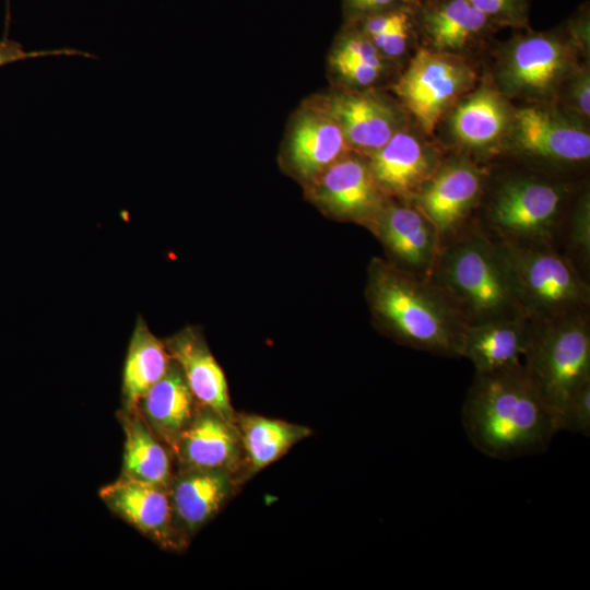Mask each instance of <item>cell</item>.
Wrapping results in <instances>:
<instances>
[{
    "mask_svg": "<svg viewBox=\"0 0 590 590\" xmlns=\"http://www.w3.org/2000/svg\"><path fill=\"white\" fill-rule=\"evenodd\" d=\"M346 144L340 123L329 110L308 111L294 126L291 162L303 177H312L340 160Z\"/></svg>",
    "mask_w": 590,
    "mask_h": 590,
    "instance_id": "obj_21",
    "label": "cell"
},
{
    "mask_svg": "<svg viewBox=\"0 0 590 590\" xmlns=\"http://www.w3.org/2000/svg\"><path fill=\"white\" fill-rule=\"evenodd\" d=\"M238 437L232 421L202 406L179 436L173 451L185 469L228 471L238 457Z\"/></svg>",
    "mask_w": 590,
    "mask_h": 590,
    "instance_id": "obj_17",
    "label": "cell"
},
{
    "mask_svg": "<svg viewBox=\"0 0 590 590\" xmlns=\"http://www.w3.org/2000/svg\"><path fill=\"white\" fill-rule=\"evenodd\" d=\"M568 67L569 52L562 42L551 36L533 35L509 48L502 74L512 92L542 96L554 91Z\"/></svg>",
    "mask_w": 590,
    "mask_h": 590,
    "instance_id": "obj_13",
    "label": "cell"
},
{
    "mask_svg": "<svg viewBox=\"0 0 590 590\" xmlns=\"http://www.w3.org/2000/svg\"><path fill=\"white\" fill-rule=\"evenodd\" d=\"M332 62L342 76L357 85H368L375 82L382 70V64L363 61L332 59Z\"/></svg>",
    "mask_w": 590,
    "mask_h": 590,
    "instance_id": "obj_32",
    "label": "cell"
},
{
    "mask_svg": "<svg viewBox=\"0 0 590 590\" xmlns=\"http://www.w3.org/2000/svg\"><path fill=\"white\" fill-rule=\"evenodd\" d=\"M475 81V72L450 52L421 49L397 83L396 91L426 132Z\"/></svg>",
    "mask_w": 590,
    "mask_h": 590,
    "instance_id": "obj_7",
    "label": "cell"
},
{
    "mask_svg": "<svg viewBox=\"0 0 590 590\" xmlns=\"http://www.w3.org/2000/svg\"><path fill=\"white\" fill-rule=\"evenodd\" d=\"M518 305L532 323L586 312L590 290L570 259L552 244L500 240Z\"/></svg>",
    "mask_w": 590,
    "mask_h": 590,
    "instance_id": "obj_4",
    "label": "cell"
},
{
    "mask_svg": "<svg viewBox=\"0 0 590 590\" xmlns=\"http://www.w3.org/2000/svg\"><path fill=\"white\" fill-rule=\"evenodd\" d=\"M410 19L409 16L388 28L384 33L369 38L380 54L388 57H398L406 48L409 38Z\"/></svg>",
    "mask_w": 590,
    "mask_h": 590,
    "instance_id": "obj_31",
    "label": "cell"
},
{
    "mask_svg": "<svg viewBox=\"0 0 590 590\" xmlns=\"http://www.w3.org/2000/svg\"><path fill=\"white\" fill-rule=\"evenodd\" d=\"M340 123L349 144L374 153L399 131L392 108L370 94H342L328 109Z\"/></svg>",
    "mask_w": 590,
    "mask_h": 590,
    "instance_id": "obj_20",
    "label": "cell"
},
{
    "mask_svg": "<svg viewBox=\"0 0 590 590\" xmlns=\"http://www.w3.org/2000/svg\"><path fill=\"white\" fill-rule=\"evenodd\" d=\"M428 281L467 324L523 316L503 246L482 232L456 235L442 244Z\"/></svg>",
    "mask_w": 590,
    "mask_h": 590,
    "instance_id": "obj_3",
    "label": "cell"
},
{
    "mask_svg": "<svg viewBox=\"0 0 590 590\" xmlns=\"http://www.w3.org/2000/svg\"><path fill=\"white\" fill-rule=\"evenodd\" d=\"M563 198V190L551 182L510 178L495 192L488 220L503 241L552 244Z\"/></svg>",
    "mask_w": 590,
    "mask_h": 590,
    "instance_id": "obj_6",
    "label": "cell"
},
{
    "mask_svg": "<svg viewBox=\"0 0 590 590\" xmlns=\"http://www.w3.org/2000/svg\"><path fill=\"white\" fill-rule=\"evenodd\" d=\"M194 397L172 359L164 376L140 400L135 411L155 436L173 450L194 416Z\"/></svg>",
    "mask_w": 590,
    "mask_h": 590,
    "instance_id": "obj_18",
    "label": "cell"
},
{
    "mask_svg": "<svg viewBox=\"0 0 590 590\" xmlns=\"http://www.w3.org/2000/svg\"><path fill=\"white\" fill-rule=\"evenodd\" d=\"M568 248L588 266L590 260V204L589 196L585 194L577 204L569 221L567 232Z\"/></svg>",
    "mask_w": 590,
    "mask_h": 590,
    "instance_id": "obj_28",
    "label": "cell"
},
{
    "mask_svg": "<svg viewBox=\"0 0 590 590\" xmlns=\"http://www.w3.org/2000/svg\"><path fill=\"white\" fill-rule=\"evenodd\" d=\"M332 59L382 64L379 50L368 37L362 35H352L344 38L335 50Z\"/></svg>",
    "mask_w": 590,
    "mask_h": 590,
    "instance_id": "obj_30",
    "label": "cell"
},
{
    "mask_svg": "<svg viewBox=\"0 0 590 590\" xmlns=\"http://www.w3.org/2000/svg\"><path fill=\"white\" fill-rule=\"evenodd\" d=\"M170 358L179 366L196 401L232 421L225 375L200 331L187 327L164 341Z\"/></svg>",
    "mask_w": 590,
    "mask_h": 590,
    "instance_id": "obj_14",
    "label": "cell"
},
{
    "mask_svg": "<svg viewBox=\"0 0 590 590\" xmlns=\"http://www.w3.org/2000/svg\"><path fill=\"white\" fill-rule=\"evenodd\" d=\"M509 121L507 106L498 93L482 88L460 103L452 117L456 139L469 148L482 149L496 143Z\"/></svg>",
    "mask_w": 590,
    "mask_h": 590,
    "instance_id": "obj_24",
    "label": "cell"
},
{
    "mask_svg": "<svg viewBox=\"0 0 590 590\" xmlns=\"http://www.w3.org/2000/svg\"><path fill=\"white\" fill-rule=\"evenodd\" d=\"M309 434L306 427L279 420L256 415L240 418V437L252 473L274 462Z\"/></svg>",
    "mask_w": 590,
    "mask_h": 590,
    "instance_id": "obj_25",
    "label": "cell"
},
{
    "mask_svg": "<svg viewBox=\"0 0 590 590\" xmlns=\"http://www.w3.org/2000/svg\"><path fill=\"white\" fill-rule=\"evenodd\" d=\"M367 297L376 318L401 343L435 355L461 357L468 324L428 280L374 259Z\"/></svg>",
    "mask_w": 590,
    "mask_h": 590,
    "instance_id": "obj_2",
    "label": "cell"
},
{
    "mask_svg": "<svg viewBox=\"0 0 590 590\" xmlns=\"http://www.w3.org/2000/svg\"><path fill=\"white\" fill-rule=\"evenodd\" d=\"M381 191L412 199L438 168L434 154L415 135L397 131L368 163Z\"/></svg>",
    "mask_w": 590,
    "mask_h": 590,
    "instance_id": "obj_15",
    "label": "cell"
},
{
    "mask_svg": "<svg viewBox=\"0 0 590 590\" xmlns=\"http://www.w3.org/2000/svg\"><path fill=\"white\" fill-rule=\"evenodd\" d=\"M9 25H10V11H9V0H7V16H5V30L2 38L0 39V69L7 64L14 63L17 61L47 57V56H84L87 58H93L88 52L72 49V48H60V49H50V50H33L26 51L21 43L9 38Z\"/></svg>",
    "mask_w": 590,
    "mask_h": 590,
    "instance_id": "obj_29",
    "label": "cell"
},
{
    "mask_svg": "<svg viewBox=\"0 0 590 590\" xmlns=\"http://www.w3.org/2000/svg\"><path fill=\"white\" fill-rule=\"evenodd\" d=\"M170 361L165 343L150 331L145 320L139 316L123 366V410H135L149 389L164 376Z\"/></svg>",
    "mask_w": 590,
    "mask_h": 590,
    "instance_id": "obj_22",
    "label": "cell"
},
{
    "mask_svg": "<svg viewBox=\"0 0 590 590\" xmlns=\"http://www.w3.org/2000/svg\"><path fill=\"white\" fill-rule=\"evenodd\" d=\"M368 163L356 157L340 158L322 172L315 199L341 219L374 228L385 203Z\"/></svg>",
    "mask_w": 590,
    "mask_h": 590,
    "instance_id": "obj_11",
    "label": "cell"
},
{
    "mask_svg": "<svg viewBox=\"0 0 590 590\" xmlns=\"http://www.w3.org/2000/svg\"><path fill=\"white\" fill-rule=\"evenodd\" d=\"M462 425L480 452L500 460L542 453L559 432L555 412L522 363L475 374L463 402Z\"/></svg>",
    "mask_w": 590,
    "mask_h": 590,
    "instance_id": "obj_1",
    "label": "cell"
},
{
    "mask_svg": "<svg viewBox=\"0 0 590 590\" xmlns=\"http://www.w3.org/2000/svg\"><path fill=\"white\" fill-rule=\"evenodd\" d=\"M99 497L118 517L164 547H176L169 487L120 476L99 489Z\"/></svg>",
    "mask_w": 590,
    "mask_h": 590,
    "instance_id": "obj_10",
    "label": "cell"
},
{
    "mask_svg": "<svg viewBox=\"0 0 590 590\" xmlns=\"http://www.w3.org/2000/svg\"><path fill=\"white\" fill-rule=\"evenodd\" d=\"M406 16L409 15L405 12L396 11L369 19L365 24V32L367 34V37L371 38L384 33Z\"/></svg>",
    "mask_w": 590,
    "mask_h": 590,
    "instance_id": "obj_34",
    "label": "cell"
},
{
    "mask_svg": "<svg viewBox=\"0 0 590 590\" xmlns=\"http://www.w3.org/2000/svg\"><path fill=\"white\" fill-rule=\"evenodd\" d=\"M532 322L524 316L496 318L468 324L461 357L476 373L502 369L520 362L530 343Z\"/></svg>",
    "mask_w": 590,
    "mask_h": 590,
    "instance_id": "obj_16",
    "label": "cell"
},
{
    "mask_svg": "<svg viewBox=\"0 0 590 590\" xmlns=\"http://www.w3.org/2000/svg\"><path fill=\"white\" fill-rule=\"evenodd\" d=\"M373 231L398 269L428 280L438 251L439 235L428 217L413 205H384Z\"/></svg>",
    "mask_w": 590,
    "mask_h": 590,
    "instance_id": "obj_9",
    "label": "cell"
},
{
    "mask_svg": "<svg viewBox=\"0 0 590 590\" xmlns=\"http://www.w3.org/2000/svg\"><path fill=\"white\" fill-rule=\"evenodd\" d=\"M487 17L468 0H450L427 15L426 32L434 50L453 54L483 30Z\"/></svg>",
    "mask_w": 590,
    "mask_h": 590,
    "instance_id": "obj_26",
    "label": "cell"
},
{
    "mask_svg": "<svg viewBox=\"0 0 590 590\" xmlns=\"http://www.w3.org/2000/svg\"><path fill=\"white\" fill-rule=\"evenodd\" d=\"M231 491L227 470L185 469L169 486L174 523L193 533L221 508Z\"/></svg>",
    "mask_w": 590,
    "mask_h": 590,
    "instance_id": "obj_19",
    "label": "cell"
},
{
    "mask_svg": "<svg viewBox=\"0 0 590 590\" xmlns=\"http://www.w3.org/2000/svg\"><path fill=\"white\" fill-rule=\"evenodd\" d=\"M558 430L590 435V379L578 387L558 415Z\"/></svg>",
    "mask_w": 590,
    "mask_h": 590,
    "instance_id": "obj_27",
    "label": "cell"
},
{
    "mask_svg": "<svg viewBox=\"0 0 590 590\" xmlns=\"http://www.w3.org/2000/svg\"><path fill=\"white\" fill-rule=\"evenodd\" d=\"M487 16L507 14L518 0H468Z\"/></svg>",
    "mask_w": 590,
    "mask_h": 590,
    "instance_id": "obj_35",
    "label": "cell"
},
{
    "mask_svg": "<svg viewBox=\"0 0 590 590\" xmlns=\"http://www.w3.org/2000/svg\"><path fill=\"white\" fill-rule=\"evenodd\" d=\"M394 0H350V2L363 10L377 9L390 4Z\"/></svg>",
    "mask_w": 590,
    "mask_h": 590,
    "instance_id": "obj_36",
    "label": "cell"
},
{
    "mask_svg": "<svg viewBox=\"0 0 590 590\" xmlns=\"http://www.w3.org/2000/svg\"><path fill=\"white\" fill-rule=\"evenodd\" d=\"M590 81L589 73L582 71L574 80L570 87V99L576 110L585 117H589L590 113Z\"/></svg>",
    "mask_w": 590,
    "mask_h": 590,
    "instance_id": "obj_33",
    "label": "cell"
},
{
    "mask_svg": "<svg viewBox=\"0 0 590 590\" xmlns=\"http://www.w3.org/2000/svg\"><path fill=\"white\" fill-rule=\"evenodd\" d=\"M119 418L126 437L121 476L169 487L170 459L162 440L135 410L122 409Z\"/></svg>",
    "mask_w": 590,
    "mask_h": 590,
    "instance_id": "obj_23",
    "label": "cell"
},
{
    "mask_svg": "<svg viewBox=\"0 0 590 590\" xmlns=\"http://www.w3.org/2000/svg\"><path fill=\"white\" fill-rule=\"evenodd\" d=\"M524 358L528 375L558 421L569 396L590 379V327L586 312L532 323Z\"/></svg>",
    "mask_w": 590,
    "mask_h": 590,
    "instance_id": "obj_5",
    "label": "cell"
},
{
    "mask_svg": "<svg viewBox=\"0 0 590 590\" xmlns=\"http://www.w3.org/2000/svg\"><path fill=\"white\" fill-rule=\"evenodd\" d=\"M514 131L518 148L531 156L564 163L585 162L590 156L589 133L544 108L519 109Z\"/></svg>",
    "mask_w": 590,
    "mask_h": 590,
    "instance_id": "obj_12",
    "label": "cell"
},
{
    "mask_svg": "<svg viewBox=\"0 0 590 590\" xmlns=\"http://www.w3.org/2000/svg\"><path fill=\"white\" fill-rule=\"evenodd\" d=\"M482 187V174L474 165L453 160L438 166L411 201L433 223L442 245L457 235Z\"/></svg>",
    "mask_w": 590,
    "mask_h": 590,
    "instance_id": "obj_8",
    "label": "cell"
}]
</instances>
